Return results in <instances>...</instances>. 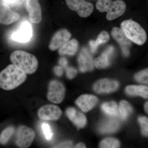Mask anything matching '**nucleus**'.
Segmentation results:
<instances>
[{
	"label": "nucleus",
	"mask_w": 148,
	"mask_h": 148,
	"mask_svg": "<svg viewBox=\"0 0 148 148\" xmlns=\"http://www.w3.org/2000/svg\"><path fill=\"white\" fill-rule=\"evenodd\" d=\"M121 29L128 39L138 45L145 43L147 39L145 31L136 21L129 19L123 21L121 24Z\"/></svg>",
	"instance_id": "20e7f679"
},
{
	"label": "nucleus",
	"mask_w": 148,
	"mask_h": 148,
	"mask_svg": "<svg viewBox=\"0 0 148 148\" xmlns=\"http://www.w3.org/2000/svg\"><path fill=\"white\" fill-rule=\"evenodd\" d=\"M114 49L112 46H109L101 55L96 58L94 64L96 68L101 69L108 67L110 64V58L113 54Z\"/></svg>",
	"instance_id": "f3484780"
},
{
	"label": "nucleus",
	"mask_w": 148,
	"mask_h": 148,
	"mask_svg": "<svg viewBox=\"0 0 148 148\" xmlns=\"http://www.w3.org/2000/svg\"><path fill=\"white\" fill-rule=\"evenodd\" d=\"M73 147V143L71 141H66L60 143L53 148H71Z\"/></svg>",
	"instance_id": "7c9ffc66"
},
{
	"label": "nucleus",
	"mask_w": 148,
	"mask_h": 148,
	"mask_svg": "<svg viewBox=\"0 0 148 148\" xmlns=\"http://www.w3.org/2000/svg\"><path fill=\"white\" fill-rule=\"evenodd\" d=\"M110 36L108 32L103 31L98 35L95 40H90L89 42L90 50L92 53H94L98 49L99 46L108 42L110 40Z\"/></svg>",
	"instance_id": "4be33fe9"
},
{
	"label": "nucleus",
	"mask_w": 148,
	"mask_h": 148,
	"mask_svg": "<svg viewBox=\"0 0 148 148\" xmlns=\"http://www.w3.org/2000/svg\"><path fill=\"white\" fill-rule=\"evenodd\" d=\"M119 125L117 120L111 119L103 122L99 126V130L102 133H113L118 129Z\"/></svg>",
	"instance_id": "412c9836"
},
{
	"label": "nucleus",
	"mask_w": 148,
	"mask_h": 148,
	"mask_svg": "<svg viewBox=\"0 0 148 148\" xmlns=\"http://www.w3.org/2000/svg\"><path fill=\"white\" fill-rule=\"evenodd\" d=\"M62 111L58 106L47 105L41 107L38 111V116L42 120L55 121L62 115Z\"/></svg>",
	"instance_id": "6e6552de"
},
{
	"label": "nucleus",
	"mask_w": 148,
	"mask_h": 148,
	"mask_svg": "<svg viewBox=\"0 0 148 148\" xmlns=\"http://www.w3.org/2000/svg\"><path fill=\"white\" fill-rule=\"evenodd\" d=\"M111 34L114 39L119 44L123 54L127 56L129 54V48L131 46V41L127 38L121 29L114 27L111 32Z\"/></svg>",
	"instance_id": "ddd939ff"
},
{
	"label": "nucleus",
	"mask_w": 148,
	"mask_h": 148,
	"mask_svg": "<svg viewBox=\"0 0 148 148\" xmlns=\"http://www.w3.org/2000/svg\"><path fill=\"white\" fill-rule=\"evenodd\" d=\"M101 108L105 113L110 116L114 117L118 113L117 105L114 101L103 103Z\"/></svg>",
	"instance_id": "5701e85b"
},
{
	"label": "nucleus",
	"mask_w": 148,
	"mask_h": 148,
	"mask_svg": "<svg viewBox=\"0 0 148 148\" xmlns=\"http://www.w3.org/2000/svg\"><path fill=\"white\" fill-rule=\"evenodd\" d=\"M71 37V34L66 29L58 30L53 35L51 40L49 48L51 51H55L60 48L68 41Z\"/></svg>",
	"instance_id": "9b49d317"
},
{
	"label": "nucleus",
	"mask_w": 148,
	"mask_h": 148,
	"mask_svg": "<svg viewBox=\"0 0 148 148\" xmlns=\"http://www.w3.org/2000/svg\"><path fill=\"white\" fill-rule=\"evenodd\" d=\"M66 114L70 120L79 128L84 127L86 124V119L84 115L78 112L74 108H70L67 109Z\"/></svg>",
	"instance_id": "a211bd4d"
},
{
	"label": "nucleus",
	"mask_w": 148,
	"mask_h": 148,
	"mask_svg": "<svg viewBox=\"0 0 148 148\" xmlns=\"http://www.w3.org/2000/svg\"><path fill=\"white\" fill-rule=\"evenodd\" d=\"M3 3L10 6V5H13L16 4L18 0H3Z\"/></svg>",
	"instance_id": "473e14b6"
},
{
	"label": "nucleus",
	"mask_w": 148,
	"mask_h": 148,
	"mask_svg": "<svg viewBox=\"0 0 148 148\" xmlns=\"http://www.w3.org/2000/svg\"><path fill=\"white\" fill-rule=\"evenodd\" d=\"M10 60L12 64L27 74L34 73L38 65L34 56L23 51H14L11 54Z\"/></svg>",
	"instance_id": "f03ea898"
},
{
	"label": "nucleus",
	"mask_w": 148,
	"mask_h": 148,
	"mask_svg": "<svg viewBox=\"0 0 148 148\" xmlns=\"http://www.w3.org/2000/svg\"><path fill=\"white\" fill-rule=\"evenodd\" d=\"M42 128L45 139L48 141L51 140L53 137V133L50 125L47 123H44L42 125Z\"/></svg>",
	"instance_id": "c85d7f7f"
},
{
	"label": "nucleus",
	"mask_w": 148,
	"mask_h": 148,
	"mask_svg": "<svg viewBox=\"0 0 148 148\" xmlns=\"http://www.w3.org/2000/svg\"><path fill=\"white\" fill-rule=\"evenodd\" d=\"M70 9L75 11L82 17L90 16L93 10V6L91 3L84 0H65Z\"/></svg>",
	"instance_id": "0eeeda50"
},
{
	"label": "nucleus",
	"mask_w": 148,
	"mask_h": 148,
	"mask_svg": "<svg viewBox=\"0 0 148 148\" xmlns=\"http://www.w3.org/2000/svg\"><path fill=\"white\" fill-rule=\"evenodd\" d=\"M26 9L29 20L34 24H39L42 20V11L39 0H25Z\"/></svg>",
	"instance_id": "9d476101"
},
{
	"label": "nucleus",
	"mask_w": 148,
	"mask_h": 148,
	"mask_svg": "<svg viewBox=\"0 0 148 148\" xmlns=\"http://www.w3.org/2000/svg\"><path fill=\"white\" fill-rule=\"evenodd\" d=\"M79 48V42L75 39L68 41L62 46L58 50V53L61 56L75 55Z\"/></svg>",
	"instance_id": "6ab92c4d"
},
{
	"label": "nucleus",
	"mask_w": 148,
	"mask_h": 148,
	"mask_svg": "<svg viewBox=\"0 0 148 148\" xmlns=\"http://www.w3.org/2000/svg\"><path fill=\"white\" fill-rule=\"evenodd\" d=\"M65 87L64 85L58 81H51L49 85L47 95L48 100L56 104L61 103L65 97Z\"/></svg>",
	"instance_id": "39448f33"
},
{
	"label": "nucleus",
	"mask_w": 148,
	"mask_h": 148,
	"mask_svg": "<svg viewBox=\"0 0 148 148\" xmlns=\"http://www.w3.org/2000/svg\"><path fill=\"white\" fill-rule=\"evenodd\" d=\"M118 82L114 80L103 79L97 82L93 86V89L98 93H109L118 88Z\"/></svg>",
	"instance_id": "4468645a"
},
{
	"label": "nucleus",
	"mask_w": 148,
	"mask_h": 148,
	"mask_svg": "<svg viewBox=\"0 0 148 148\" xmlns=\"http://www.w3.org/2000/svg\"><path fill=\"white\" fill-rule=\"evenodd\" d=\"M80 71L83 73L92 71L94 68L92 58L86 49H83L78 58Z\"/></svg>",
	"instance_id": "dca6fc26"
},
{
	"label": "nucleus",
	"mask_w": 148,
	"mask_h": 148,
	"mask_svg": "<svg viewBox=\"0 0 148 148\" xmlns=\"http://www.w3.org/2000/svg\"><path fill=\"white\" fill-rule=\"evenodd\" d=\"M98 101V98L96 96L85 94L79 96L76 101L75 103L83 112H87L95 107Z\"/></svg>",
	"instance_id": "2eb2a0df"
},
{
	"label": "nucleus",
	"mask_w": 148,
	"mask_h": 148,
	"mask_svg": "<svg viewBox=\"0 0 148 148\" xmlns=\"http://www.w3.org/2000/svg\"><path fill=\"white\" fill-rule=\"evenodd\" d=\"M119 142L114 138H107L104 139L100 144V147L103 148H119Z\"/></svg>",
	"instance_id": "393cba45"
},
{
	"label": "nucleus",
	"mask_w": 148,
	"mask_h": 148,
	"mask_svg": "<svg viewBox=\"0 0 148 148\" xmlns=\"http://www.w3.org/2000/svg\"><path fill=\"white\" fill-rule=\"evenodd\" d=\"M125 92L131 96H139L144 98H148V86H128L125 88Z\"/></svg>",
	"instance_id": "aec40b11"
},
{
	"label": "nucleus",
	"mask_w": 148,
	"mask_h": 148,
	"mask_svg": "<svg viewBox=\"0 0 148 148\" xmlns=\"http://www.w3.org/2000/svg\"><path fill=\"white\" fill-rule=\"evenodd\" d=\"M33 36V29L28 21H24L20 25L18 30L12 35V39L18 42H27Z\"/></svg>",
	"instance_id": "1a4fd4ad"
},
{
	"label": "nucleus",
	"mask_w": 148,
	"mask_h": 148,
	"mask_svg": "<svg viewBox=\"0 0 148 148\" xmlns=\"http://www.w3.org/2000/svg\"><path fill=\"white\" fill-rule=\"evenodd\" d=\"M55 74L58 76H61L63 73V69L61 66H56L54 69Z\"/></svg>",
	"instance_id": "2f4dec72"
},
{
	"label": "nucleus",
	"mask_w": 148,
	"mask_h": 148,
	"mask_svg": "<svg viewBox=\"0 0 148 148\" xmlns=\"http://www.w3.org/2000/svg\"><path fill=\"white\" fill-rule=\"evenodd\" d=\"M119 110L122 119L125 120L132 113V109L128 102L125 101H122L120 103Z\"/></svg>",
	"instance_id": "b1692460"
},
{
	"label": "nucleus",
	"mask_w": 148,
	"mask_h": 148,
	"mask_svg": "<svg viewBox=\"0 0 148 148\" xmlns=\"http://www.w3.org/2000/svg\"><path fill=\"white\" fill-rule=\"evenodd\" d=\"M77 71L73 68L69 67L66 69V75L70 79L74 78L76 76Z\"/></svg>",
	"instance_id": "c756f323"
},
{
	"label": "nucleus",
	"mask_w": 148,
	"mask_h": 148,
	"mask_svg": "<svg viewBox=\"0 0 148 148\" xmlns=\"http://www.w3.org/2000/svg\"><path fill=\"white\" fill-rule=\"evenodd\" d=\"M14 132V129L12 127H9L5 129L0 135V144L5 145L10 140Z\"/></svg>",
	"instance_id": "a878e982"
},
{
	"label": "nucleus",
	"mask_w": 148,
	"mask_h": 148,
	"mask_svg": "<svg viewBox=\"0 0 148 148\" xmlns=\"http://www.w3.org/2000/svg\"><path fill=\"white\" fill-rule=\"evenodd\" d=\"M35 138L34 130L30 127L22 125L18 127L16 132V144L20 148L30 147Z\"/></svg>",
	"instance_id": "423d86ee"
},
{
	"label": "nucleus",
	"mask_w": 148,
	"mask_h": 148,
	"mask_svg": "<svg viewBox=\"0 0 148 148\" xmlns=\"http://www.w3.org/2000/svg\"><path fill=\"white\" fill-rule=\"evenodd\" d=\"M96 8L101 12H107L106 18L109 21L121 16L126 10L125 3L122 0H98Z\"/></svg>",
	"instance_id": "7ed1b4c3"
},
{
	"label": "nucleus",
	"mask_w": 148,
	"mask_h": 148,
	"mask_svg": "<svg viewBox=\"0 0 148 148\" xmlns=\"http://www.w3.org/2000/svg\"><path fill=\"white\" fill-rule=\"evenodd\" d=\"M141 127V132L143 136L148 137V118L145 116H141L138 119Z\"/></svg>",
	"instance_id": "cd10ccee"
},
{
	"label": "nucleus",
	"mask_w": 148,
	"mask_h": 148,
	"mask_svg": "<svg viewBox=\"0 0 148 148\" xmlns=\"http://www.w3.org/2000/svg\"><path fill=\"white\" fill-rule=\"evenodd\" d=\"M86 147L85 145L82 143H78L75 147V148H84Z\"/></svg>",
	"instance_id": "f704fd0d"
},
{
	"label": "nucleus",
	"mask_w": 148,
	"mask_h": 148,
	"mask_svg": "<svg viewBox=\"0 0 148 148\" xmlns=\"http://www.w3.org/2000/svg\"><path fill=\"white\" fill-rule=\"evenodd\" d=\"M134 78L137 82L148 85V68L136 73Z\"/></svg>",
	"instance_id": "bb28decb"
},
{
	"label": "nucleus",
	"mask_w": 148,
	"mask_h": 148,
	"mask_svg": "<svg viewBox=\"0 0 148 148\" xmlns=\"http://www.w3.org/2000/svg\"><path fill=\"white\" fill-rule=\"evenodd\" d=\"M144 109H145L146 112L148 114V101L146 102L145 104Z\"/></svg>",
	"instance_id": "c9c22d12"
},
{
	"label": "nucleus",
	"mask_w": 148,
	"mask_h": 148,
	"mask_svg": "<svg viewBox=\"0 0 148 148\" xmlns=\"http://www.w3.org/2000/svg\"><path fill=\"white\" fill-rule=\"evenodd\" d=\"M20 16L4 3H0V24L9 25L17 21Z\"/></svg>",
	"instance_id": "f8f14e48"
},
{
	"label": "nucleus",
	"mask_w": 148,
	"mask_h": 148,
	"mask_svg": "<svg viewBox=\"0 0 148 148\" xmlns=\"http://www.w3.org/2000/svg\"><path fill=\"white\" fill-rule=\"evenodd\" d=\"M27 74L14 64H11L0 73V87L11 90L22 84L27 79Z\"/></svg>",
	"instance_id": "f257e3e1"
},
{
	"label": "nucleus",
	"mask_w": 148,
	"mask_h": 148,
	"mask_svg": "<svg viewBox=\"0 0 148 148\" xmlns=\"http://www.w3.org/2000/svg\"><path fill=\"white\" fill-rule=\"evenodd\" d=\"M59 63H60V64H61V66L65 67L67 66V64H68V61L66 58H62L60 59Z\"/></svg>",
	"instance_id": "72a5a7b5"
}]
</instances>
